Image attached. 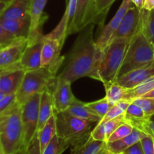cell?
I'll use <instances>...</instances> for the list:
<instances>
[{
    "instance_id": "1",
    "label": "cell",
    "mask_w": 154,
    "mask_h": 154,
    "mask_svg": "<svg viewBox=\"0 0 154 154\" xmlns=\"http://www.w3.org/2000/svg\"><path fill=\"white\" fill-rule=\"evenodd\" d=\"M94 23L84 29L75 41L65 68L57 78L72 83L84 77L98 81V70L102 52L93 39Z\"/></svg>"
},
{
    "instance_id": "2",
    "label": "cell",
    "mask_w": 154,
    "mask_h": 154,
    "mask_svg": "<svg viewBox=\"0 0 154 154\" xmlns=\"http://www.w3.org/2000/svg\"><path fill=\"white\" fill-rule=\"evenodd\" d=\"M153 63V45L147 40L141 30V26H139L138 31L129 42L117 78L127 72Z\"/></svg>"
},
{
    "instance_id": "3",
    "label": "cell",
    "mask_w": 154,
    "mask_h": 154,
    "mask_svg": "<svg viewBox=\"0 0 154 154\" xmlns=\"http://www.w3.org/2000/svg\"><path fill=\"white\" fill-rule=\"evenodd\" d=\"M54 114L57 135L68 141L72 148L84 144L90 139L93 122L75 117L66 111Z\"/></svg>"
},
{
    "instance_id": "4",
    "label": "cell",
    "mask_w": 154,
    "mask_h": 154,
    "mask_svg": "<svg viewBox=\"0 0 154 154\" xmlns=\"http://www.w3.org/2000/svg\"><path fill=\"white\" fill-rule=\"evenodd\" d=\"M0 146L5 154H20L26 148L20 106L0 123Z\"/></svg>"
},
{
    "instance_id": "5",
    "label": "cell",
    "mask_w": 154,
    "mask_h": 154,
    "mask_svg": "<svg viewBox=\"0 0 154 154\" xmlns=\"http://www.w3.org/2000/svg\"><path fill=\"white\" fill-rule=\"evenodd\" d=\"M129 43L126 41H115L102 53L98 70V81H102L104 86L117 81Z\"/></svg>"
},
{
    "instance_id": "6",
    "label": "cell",
    "mask_w": 154,
    "mask_h": 154,
    "mask_svg": "<svg viewBox=\"0 0 154 154\" xmlns=\"http://www.w3.org/2000/svg\"><path fill=\"white\" fill-rule=\"evenodd\" d=\"M55 73L45 68L26 72L20 86L16 93V100L20 107L37 93H42L54 83Z\"/></svg>"
},
{
    "instance_id": "7",
    "label": "cell",
    "mask_w": 154,
    "mask_h": 154,
    "mask_svg": "<svg viewBox=\"0 0 154 154\" xmlns=\"http://www.w3.org/2000/svg\"><path fill=\"white\" fill-rule=\"evenodd\" d=\"M40 99L41 93H37L20 106L21 120L26 148L37 136Z\"/></svg>"
},
{
    "instance_id": "8",
    "label": "cell",
    "mask_w": 154,
    "mask_h": 154,
    "mask_svg": "<svg viewBox=\"0 0 154 154\" xmlns=\"http://www.w3.org/2000/svg\"><path fill=\"white\" fill-rule=\"evenodd\" d=\"M27 45L28 38H16L0 49V73L22 69L20 62Z\"/></svg>"
},
{
    "instance_id": "9",
    "label": "cell",
    "mask_w": 154,
    "mask_h": 154,
    "mask_svg": "<svg viewBox=\"0 0 154 154\" xmlns=\"http://www.w3.org/2000/svg\"><path fill=\"white\" fill-rule=\"evenodd\" d=\"M44 43L42 51V68H45L54 73H57L60 66L64 61L61 56L63 45L57 39L44 35Z\"/></svg>"
},
{
    "instance_id": "10",
    "label": "cell",
    "mask_w": 154,
    "mask_h": 154,
    "mask_svg": "<svg viewBox=\"0 0 154 154\" xmlns=\"http://www.w3.org/2000/svg\"><path fill=\"white\" fill-rule=\"evenodd\" d=\"M141 21V10L132 5L123 17L120 26L113 35L110 44L115 41L130 42L138 31ZM109 44V45H110Z\"/></svg>"
},
{
    "instance_id": "11",
    "label": "cell",
    "mask_w": 154,
    "mask_h": 154,
    "mask_svg": "<svg viewBox=\"0 0 154 154\" xmlns=\"http://www.w3.org/2000/svg\"><path fill=\"white\" fill-rule=\"evenodd\" d=\"M94 0H77L73 23V34L81 32L92 23H98Z\"/></svg>"
},
{
    "instance_id": "12",
    "label": "cell",
    "mask_w": 154,
    "mask_h": 154,
    "mask_svg": "<svg viewBox=\"0 0 154 154\" xmlns=\"http://www.w3.org/2000/svg\"><path fill=\"white\" fill-rule=\"evenodd\" d=\"M132 4L133 3L132 2L131 0H123L120 8L116 12L114 17L106 26L102 28V29L101 32V34L97 38V40L96 41V44L97 48L102 53L106 49L107 47L109 45L113 35L116 32L118 27L120 26V24L123 20V17L125 16L127 11L132 7Z\"/></svg>"
},
{
    "instance_id": "13",
    "label": "cell",
    "mask_w": 154,
    "mask_h": 154,
    "mask_svg": "<svg viewBox=\"0 0 154 154\" xmlns=\"http://www.w3.org/2000/svg\"><path fill=\"white\" fill-rule=\"evenodd\" d=\"M44 35L40 34L31 41L24 50L20 62V68L25 72L36 70L42 68V51L44 43Z\"/></svg>"
},
{
    "instance_id": "14",
    "label": "cell",
    "mask_w": 154,
    "mask_h": 154,
    "mask_svg": "<svg viewBox=\"0 0 154 154\" xmlns=\"http://www.w3.org/2000/svg\"><path fill=\"white\" fill-rule=\"evenodd\" d=\"M77 0H69L66 11L58 25L47 35L57 39L63 46L66 38L73 34V23L76 10Z\"/></svg>"
},
{
    "instance_id": "15",
    "label": "cell",
    "mask_w": 154,
    "mask_h": 154,
    "mask_svg": "<svg viewBox=\"0 0 154 154\" xmlns=\"http://www.w3.org/2000/svg\"><path fill=\"white\" fill-rule=\"evenodd\" d=\"M72 83L69 81L57 78L53 90L54 113L66 111L75 99L71 88Z\"/></svg>"
},
{
    "instance_id": "16",
    "label": "cell",
    "mask_w": 154,
    "mask_h": 154,
    "mask_svg": "<svg viewBox=\"0 0 154 154\" xmlns=\"http://www.w3.org/2000/svg\"><path fill=\"white\" fill-rule=\"evenodd\" d=\"M153 75L154 63L127 72L117 78L116 82L126 89H133L150 79Z\"/></svg>"
},
{
    "instance_id": "17",
    "label": "cell",
    "mask_w": 154,
    "mask_h": 154,
    "mask_svg": "<svg viewBox=\"0 0 154 154\" xmlns=\"http://www.w3.org/2000/svg\"><path fill=\"white\" fill-rule=\"evenodd\" d=\"M47 2L48 0H32L29 12L31 27L28 41L32 40L38 35L42 34L41 28L45 20L48 18V16L44 13Z\"/></svg>"
},
{
    "instance_id": "18",
    "label": "cell",
    "mask_w": 154,
    "mask_h": 154,
    "mask_svg": "<svg viewBox=\"0 0 154 154\" xmlns=\"http://www.w3.org/2000/svg\"><path fill=\"white\" fill-rule=\"evenodd\" d=\"M123 116L126 123L147 134V128L151 118L147 117L141 106L132 102L126 112L123 114Z\"/></svg>"
},
{
    "instance_id": "19",
    "label": "cell",
    "mask_w": 154,
    "mask_h": 154,
    "mask_svg": "<svg viewBox=\"0 0 154 154\" xmlns=\"http://www.w3.org/2000/svg\"><path fill=\"white\" fill-rule=\"evenodd\" d=\"M25 71L23 69L7 71L0 73V92L5 95L16 93L23 81Z\"/></svg>"
},
{
    "instance_id": "20",
    "label": "cell",
    "mask_w": 154,
    "mask_h": 154,
    "mask_svg": "<svg viewBox=\"0 0 154 154\" xmlns=\"http://www.w3.org/2000/svg\"><path fill=\"white\" fill-rule=\"evenodd\" d=\"M32 0H11L0 14V21L17 20L29 15Z\"/></svg>"
},
{
    "instance_id": "21",
    "label": "cell",
    "mask_w": 154,
    "mask_h": 154,
    "mask_svg": "<svg viewBox=\"0 0 154 154\" xmlns=\"http://www.w3.org/2000/svg\"><path fill=\"white\" fill-rule=\"evenodd\" d=\"M51 84V85H52ZM54 115L53 90H51V85L41 93L40 104H39V118L37 133L44 127L47 122Z\"/></svg>"
},
{
    "instance_id": "22",
    "label": "cell",
    "mask_w": 154,
    "mask_h": 154,
    "mask_svg": "<svg viewBox=\"0 0 154 154\" xmlns=\"http://www.w3.org/2000/svg\"><path fill=\"white\" fill-rule=\"evenodd\" d=\"M147 135H148L143 131L134 128L132 133L125 138L114 142L107 143V150L112 154H120L129 147L141 141Z\"/></svg>"
},
{
    "instance_id": "23",
    "label": "cell",
    "mask_w": 154,
    "mask_h": 154,
    "mask_svg": "<svg viewBox=\"0 0 154 154\" xmlns=\"http://www.w3.org/2000/svg\"><path fill=\"white\" fill-rule=\"evenodd\" d=\"M123 123H126L123 114L104 123H98L94 129L91 131V138L96 141H102L107 143L111 134Z\"/></svg>"
},
{
    "instance_id": "24",
    "label": "cell",
    "mask_w": 154,
    "mask_h": 154,
    "mask_svg": "<svg viewBox=\"0 0 154 154\" xmlns=\"http://www.w3.org/2000/svg\"><path fill=\"white\" fill-rule=\"evenodd\" d=\"M0 23L8 32L11 33L17 38H28L31 27V19L29 15L21 19L1 20Z\"/></svg>"
},
{
    "instance_id": "25",
    "label": "cell",
    "mask_w": 154,
    "mask_h": 154,
    "mask_svg": "<svg viewBox=\"0 0 154 154\" xmlns=\"http://www.w3.org/2000/svg\"><path fill=\"white\" fill-rule=\"evenodd\" d=\"M66 111L75 117L89 120V121L93 122V123H98L102 120L100 117H99L90 108L87 107V104L78 100L75 97L70 106L66 110Z\"/></svg>"
},
{
    "instance_id": "26",
    "label": "cell",
    "mask_w": 154,
    "mask_h": 154,
    "mask_svg": "<svg viewBox=\"0 0 154 154\" xmlns=\"http://www.w3.org/2000/svg\"><path fill=\"white\" fill-rule=\"evenodd\" d=\"M57 135V126H56L55 114L50 118L44 127L37 133L38 138L40 144L41 153H43L45 147L48 145L54 137Z\"/></svg>"
},
{
    "instance_id": "27",
    "label": "cell",
    "mask_w": 154,
    "mask_h": 154,
    "mask_svg": "<svg viewBox=\"0 0 154 154\" xmlns=\"http://www.w3.org/2000/svg\"><path fill=\"white\" fill-rule=\"evenodd\" d=\"M140 26L147 40L154 45V9L151 11L141 9Z\"/></svg>"
},
{
    "instance_id": "28",
    "label": "cell",
    "mask_w": 154,
    "mask_h": 154,
    "mask_svg": "<svg viewBox=\"0 0 154 154\" xmlns=\"http://www.w3.org/2000/svg\"><path fill=\"white\" fill-rule=\"evenodd\" d=\"M106 145L105 141H96L90 137L87 142L72 148V154H99L106 148Z\"/></svg>"
},
{
    "instance_id": "29",
    "label": "cell",
    "mask_w": 154,
    "mask_h": 154,
    "mask_svg": "<svg viewBox=\"0 0 154 154\" xmlns=\"http://www.w3.org/2000/svg\"><path fill=\"white\" fill-rule=\"evenodd\" d=\"M154 89V75L150 79L146 81L141 85L133 89H126L123 100H128L132 102L133 99L142 97L147 93Z\"/></svg>"
},
{
    "instance_id": "30",
    "label": "cell",
    "mask_w": 154,
    "mask_h": 154,
    "mask_svg": "<svg viewBox=\"0 0 154 154\" xmlns=\"http://www.w3.org/2000/svg\"><path fill=\"white\" fill-rule=\"evenodd\" d=\"M105 93H106L105 97L107 98L108 102L111 103L112 106L118 103L120 101L123 100L126 88L122 87L116 81L105 85Z\"/></svg>"
},
{
    "instance_id": "31",
    "label": "cell",
    "mask_w": 154,
    "mask_h": 154,
    "mask_svg": "<svg viewBox=\"0 0 154 154\" xmlns=\"http://www.w3.org/2000/svg\"><path fill=\"white\" fill-rule=\"evenodd\" d=\"M69 147L70 144L68 141L56 135L42 154H62Z\"/></svg>"
},
{
    "instance_id": "32",
    "label": "cell",
    "mask_w": 154,
    "mask_h": 154,
    "mask_svg": "<svg viewBox=\"0 0 154 154\" xmlns=\"http://www.w3.org/2000/svg\"><path fill=\"white\" fill-rule=\"evenodd\" d=\"M86 104H87V107L90 108L99 117H100L101 119H102L106 115V114L108 112L110 108L112 107V105L108 102L106 97L103 98L102 99H99V100L88 102V103Z\"/></svg>"
},
{
    "instance_id": "33",
    "label": "cell",
    "mask_w": 154,
    "mask_h": 154,
    "mask_svg": "<svg viewBox=\"0 0 154 154\" xmlns=\"http://www.w3.org/2000/svg\"><path fill=\"white\" fill-rule=\"evenodd\" d=\"M18 106L16 93L5 95L0 101V117L8 115Z\"/></svg>"
},
{
    "instance_id": "34",
    "label": "cell",
    "mask_w": 154,
    "mask_h": 154,
    "mask_svg": "<svg viewBox=\"0 0 154 154\" xmlns=\"http://www.w3.org/2000/svg\"><path fill=\"white\" fill-rule=\"evenodd\" d=\"M133 129L134 127L131 126L130 124L127 123H123L111 134V136L107 141V143L114 142V141H117L118 140L125 138L130 133H132Z\"/></svg>"
},
{
    "instance_id": "35",
    "label": "cell",
    "mask_w": 154,
    "mask_h": 154,
    "mask_svg": "<svg viewBox=\"0 0 154 154\" xmlns=\"http://www.w3.org/2000/svg\"><path fill=\"white\" fill-rule=\"evenodd\" d=\"M115 1L116 0H94L96 12L99 18L98 23H101V22L103 23L107 13Z\"/></svg>"
},
{
    "instance_id": "36",
    "label": "cell",
    "mask_w": 154,
    "mask_h": 154,
    "mask_svg": "<svg viewBox=\"0 0 154 154\" xmlns=\"http://www.w3.org/2000/svg\"><path fill=\"white\" fill-rule=\"evenodd\" d=\"M132 102L141 106L147 117L152 118L154 117V98L140 97L133 99Z\"/></svg>"
},
{
    "instance_id": "37",
    "label": "cell",
    "mask_w": 154,
    "mask_h": 154,
    "mask_svg": "<svg viewBox=\"0 0 154 154\" xmlns=\"http://www.w3.org/2000/svg\"><path fill=\"white\" fill-rule=\"evenodd\" d=\"M125 113V111L119 106L117 104L113 105L110 110L108 111V112L107 113L106 115L103 117V118L101 120V121L99 123H104V122H106L108 120H112V119L116 118V117H118L120 116L123 115Z\"/></svg>"
},
{
    "instance_id": "38",
    "label": "cell",
    "mask_w": 154,
    "mask_h": 154,
    "mask_svg": "<svg viewBox=\"0 0 154 154\" xmlns=\"http://www.w3.org/2000/svg\"><path fill=\"white\" fill-rule=\"evenodd\" d=\"M144 154H154V141L153 138L150 135H147L141 140Z\"/></svg>"
},
{
    "instance_id": "39",
    "label": "cell",
    "mask_w": 154,
    "mask_h": 154,
    "mask_svg": "<svg viewBox=\"0 0 154 154\" xmlns=\"http://www.w3.org/2000/svg\"><path fill=\"white\" fill-rule=\"evenodd\" d=\"M16 38H15V36H14L11 33L8 32L0 23V45L5 46Z\"/></svg>"
},
{
    "instance_id": "40",
    "label": "cell",
    "mask_w": 154,
    "mask_h": 154,
    "mask_svg": "<svg viewBox=\"0 0 154 154\" xmlns=\"http://www.w3.org/2000/svg\"><path fill=\"white\" fill-rule=\"evenodd\" d=\"M20 154H42L38 136H36L30 143L29 145L26 148L24 149Z\"/></svg>"
},
{
    "instance_id": "41",
    "label": "cell",
    "mask_w": 154,
    "mask_h": 154,
    "mask_svg": "<svg viewBox=\"0 0 154 154\" xmlns=\"http://www.w3.org/2000/svg\"><path fill=\"white\" fill-rule=\"evenodd\" d=\"M120 154H144L141 141L133 144Z\"/></svg>"
},
{
    "instance_id": "42",
    "label": "cell",
    "mask_w": 154,
    "mask_h": 154,
    "mask_svg": "<svg viewBox=\"0 0 154 154\" xmlns=\"http://www.w3.org/2000/svg\"><path fill=\"white\" fill-rule=\"evenodd\" d=\"M147 134L150 136L154 138V119H150L148 124V128H147Z\"/></svg>"
},
{
    "instance_id": "43",
    "label": "cell",
    "mask_w": 154,
    "mask_h": 154,
    "mask_svg": "<svg viewBox=\"0 0 154 154\" xmlns=\"http://www.w3.org/2000/svg\"><path fill=\"white\" fill-rule=\"evenodd\" d=\"M144 9L147 11H151L154 9V0H145Z\"/></svg>"
},
{
    "instance_id": "44",
    "label": "cell",
    "mask_w": 154,
    "mask_h": 154,
    "mask_svg": "<svg viewBox=\"0 0 154 154\" xmlns=\"http://www.w3.org/2000/svg\"><path fill=\"white\" fill-rule=\"evenodd\" d=\"M132 2L135 5V7L138 8L139 10L144 8V2H145V0H131Z\"/></svg>"
},
{
    "instance_id": "45",
    "label": "cell",
    "mask_w": 154,
    "mask_h": 154,
    "mask_svg": "<svg viewBox=\"0 0 154 154\" xmlns=\"http://www.w3.org/2000/svg\"><path fill=\"white\" fill-rule=\"evenodd\" d=\"M142 97H148V98H154V89L151 91H150L149 93H147V94H145L144 96H143Z\"/></svg>"
},
{
    "instance_id": "46",
    "label": "cell",
    "mask_w": 154,
    "mask_h": 154,
    "mask_svg": "<svg viewBox=\"0 0 154 154\" xmlns=\"http://www.w3.org/2000/svg\"><path fill=\"white\" fill-rule=\"evenodd\" d=\"M7 3H5V2H0V14H2V12L4 11V9L5 8V7L7 6Z\"/></svg>"
},
{
    "instance_id": "47",
    "label": "cell",
    "mask_w": 154,
    "mask_h": 154,
    "mask_svg": "<svg viewBox=\"0 0 154 154\" xmlns=\"http://www.w3.org/2000/svg\"><path fill=\"white\" fill-rule=\"evenodd\" d=\"M99 154H112V153H111L110 152H108V150H107V148H105V150H102V151L101 152V153Z\"/></svg>"
},
{
    "instance_id": "48",
    "label": "cell",
    "mask_w": 154,
    "mask_h": 154,
    "mask_svg": "<svg viewBox=\"0 0 154 154\" xmlns=\"http://www.w3.org/2000/svg\"><path fill=\"white\" fill-rule=\"evenodd\" d=\"M11 1V0H0L1 2H5V3H7V4H8Z\"/></svg>"
},
{
    "instance_id": "49",
    "label": "cell",
    "mask_w": 154,
    "mask_h": 154,
    "mask_svg": "<svg viewBox=\"0 0 154 154\" xmlns=\"http://www.w3.org/2000/svg\"><path fill=\"white\" fill-rule=\"evenodd\" d=\"M5 96V95L4 93H1V92H0V101H1V99H2V98L4 97Z\"/></svg>"
},
{
    "instance_id": "50",
    "label": "cell",
    "mask_w": 154,
    "mask_h": 154,
    "mask_svg": "<svg viewBox=\"0 0 154 154\" xmlns=\"http://www.w3.org/2000/svg\"><path fill=\"white\" fill-rule=\"evenodd\" d=\"M6 116V115H5ZM5 116H2V117H0V123H1L2 121L3 120L5 119Z\"/></svg>"
},
{
    "instance_id": "51",
    "label": "cell",
    "mask_w": 154,
    "mask_h": 154,
    "mask_svg": "<svg viewBox=\"0 0 154 154\" xmlns=\"http://www.w3.org/2000/svg\"><path fill=\"white\" fill-rule=\"evenodd\" d=\"M0 154H5L4 152H3L2 148L1 147V146H0Z\"/></svg>"
},
{
    "instance_id": "52",
    "label": "cell",
    "mask_w": 154,
    "mask_h": 154,
    "mask_svg": "<svg viewBox=\"0 0 154 154\" xmlns=\"http://www.w3.org/2000/svg\"><path fill=\"white\" fill-rule=\"evenodd\" d=\"M2 47H3V46H2V45H0V49H1V48H2Z\"/></svg>"
},
{
    "instance_id": "53",
    "label": "cell",
    "mask_w": 154,
    "mask_h": 154,
    "mask_svg": "<svg viewBox=\"0 0 154 154\" xmlns=\"http://www.w3.org/2000/svg\"><path fill=\"white\" fill-rule=\"evenodd\" d=\"M66 3H67L68 2H69V0H66Z\"/></svg>"
},
{
    "instance_id": "54",
    "label": "cell",
    "mask_w": 154,
    "mask_h": 154,
    "mask_svg": "<svg viewBox=\"0 0 154 154\" xmlns=\"http://www.w3.org/2000/svg\"><path fill=\"white\" fill-rule=\"evenodd\" d=\"M153 49H154V45H153Z\"/></svg>"
},
{
    "instance_id": "55",
    "label": "cell",
    "mask_w": 154,
    "mask_h": 154,
    "mask_svg": "<svg viewBox=\"0 0 154 154\" xmlns=\"http://www.w3.org/2000/svg\"><path fill=\"white\" fill-rule=\"evenodd\" d=\"M153 141H154V138H153Z\"/></svg>"
}]
</instances>
